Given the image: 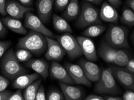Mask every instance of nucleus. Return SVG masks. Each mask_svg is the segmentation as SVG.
I'll return each mask as SVG.
<instances>
[{
  "label": "nucleus",
  "instance_id": "44",
  "mask_svg": "<svg viewBox=\"0 0 134 100\" xmlns=\"http://www.w3.org/2000/svg\"><path fill=\"white\" fill-rule=\"evenodd\" d=\"M126 3L127 6L129 7L130 9L132 10H134V0H126Z\"/></svg>",
  "mask_w": 134,
  "mask_h": 100
},
{
  "label": "nucleus",
  "instance_id": "4",
  "mask_svg": "<svg viewBox=\"0 0 134 100\" xmlns=\"http://www.w3.org/2000/svg\"><path fill=\"white\" fill-rule=\"evenodd\" d=\"M127 36L128 30L125 26L112 25L107 31L105 39L108 44L115 49L129 48Z\"/></svg>",
  "mask_w": 134,
  "mask_h": 100
},
{
  "label": "nucleus",
  "instance_id": "25",
  "mask_svg": "<svg viewBox=\"0 0 134 100\" xmlns=\"http://www.w3.org/2000/svg\"><path fill=\"white\" fill-rule=\"evenodd\" d=\"M130 59L128 52L117 49L114 58V64L119 67H125Z\"/></svg>",
  "mask_w": 134,
  "mask_h": 100
},
{
  "label": "nucleus",
  "instance_id": "7",
  "mask_svg": "<svg viewBox=\"0 0 134 100\" xmlns=\"http://www.w3.org/2000/svg\"><path fill=\"white\" fill-rule=\"evenodd\" d=\"M24 25H25V28L39 32L49 38H54L56 37L51 31L48 29L44 25L40 18L34 15L31 11H28L25 13Z\"/></svg>",
  "mask_w": 134,
  "mask_h": 100
},
{
  "label": "nucleus",
  "instance_id": "3",
  "mask_svg": "<svg viewBox=\"0 0 134 100\" xmlns=\"http://www.w3.org/2000/svg\"><path fill=\"white\" fill-rule=\"evenodd\" d=\"M96 82L94 91L97 93L114 95H119L121 92L113 76L111 67L103 69L100 78Z\"/></svg>",
  "mask_w": 134,
  "mask_h": 100
},
{
  "label": "nucleus",
  "instance_id": "41",
  "mask_svg": "<svg viewBox=\"0 0 134 100\" xmlns=\"http://www.w3.org/2000/svg\"><path fill=\"white\" fill-rule=\"evenodd\" d=\"M109 4L114 8H119L121 4V0H107Z\"/></svg>",
  "mask_w": 134,
  "mask_h": 100
},
{
  "label": "nucleus",
  "instance_id": "28",
  "mask_svg": "<svg viewBox=\"0 0 134 100\" xmlns=\"http://www.w3.org/2000/svg\"><path fill=\"white\" fill-rule=\"evenodd\" d=\"M16 58L19 62H25L32 57V54L30 51L24 49H19L15 53Z\"/></svg>",
  "mask_w": 134,
  "mask_h": 100
},
{
  "label": "nucleus",
  "instance_id": "12",
  "mask_svg": "<svg viewBox=\"0 0 134 100\" xmlns=\"http://www.w3.org/2000/svg\"><path fill=\"white\" fill-rule=\"evenodd\" d=\"M49 75L52 79L68 85H74L75 82L69 74L66 69L56 61H52L49 69Z\"/></svg>",
  "mask_w": 134,
  "mask_h": 100
},
{
  "label": "nucleus",
  "instance_id": "31",
  "mask_svg": "<svg viewBox=\"0 0 134 100\" xmlns=\"http://www.w3.org/2000/svg\"><path fill=\"white\" fill-rule=\"evenodd\" d=\"M12 45L10 41H0V58Z\"/></svg>",
  "mask_w": 134,
  "mask_h": 100
},
{
  "label": "nucleus",
  "instance_id": "27",
  "mask_svg": "<svg viewBox=\"0 0 134 100\" xmlns=\"http://www.w3.org/2000/svg\"><path fill=\"white\" fill-rule=\"evenodd\" d=\"M120 22L129 27H132L134 25V13L133 10L128 8H125L123 10Z\"/></svg>",
  "mask_w": 134,
  "mask_h": 100
},
{
  "label": "nucleus",
  "instance_id": "2",
  "mask_svg": "<svg viewBox=\"0 0 134 100\" xmlns=\"http://www.w3.org/2000/svg\"><path fill=\"white\" fill-rule=\"evenodd\" d=\"M1 58L0 68L2 74L7 79L14 80L19 75L25 74L28 72L16 59L13 49L5 52Z\"/></svg>",
  "mask_w": 134,
  "mask_h": 100
},
{
  "label": "nucleus",
  "instance_id": "16",
  "mask_svg": "<svg viewBox=\"0 0 134 100\" xmlns=\"http://www.w3.org/2000/svg\"><path fill=\"white\" fill-rule=\"evenodd\" d=\"M24 65L33 70L43 79H46L48 77L49 66L48 63L43 59H30L25 62Z\"/></svg>",
  "mask_w": 134,
  "mask_h": 100
},
{
  "label": "nucleus",
  "instance_id": "43",
  "mask_svg": "<svg viewBox=\"0 0 134 100\" xmlns=\"http://www.w3.org/2000/svg\"><path fill=\"white\" fill-rule=\"evenodd\" d=\"M106 100H121L122 98L119 97H115V96H111V95H105L104 98Z\"/></svg>",
  "mask_w": 134,
  "mask_h": 100
},
{
  "label": "nucleus",
  "instance_id": "24",
  "mask_svg": "<svg viewBox=\"0 0 134 100\" xmlns=\"http://www.w3.org/2000/svg\"><path fill=\"white\" fill-rule=\"evenodd\" d=\"M42 80V79L41 78H38L25 88L23 95L24 99L35 100L36 93H37L38 87L41 84Z\"/></svg>",
  "mask_w": 134,
  "mask_h": 100
},
{
  "label": "nucleus",
  "instance_id": "19",
  "mask_svg": "<svg viewBox=\"0 0 134 100\" xmlns=\"http://www.w3.org/2000/svg\"><path fill=\"white\" fill-rule=\"evenodd\" d=\"M40 75L36 73L30 74H22L14 79L13 83V87L14 88L18 89H23L28 86L30 85L40 78Z\"/></svg>",
  "mask_w": 134,
  "mask_h": 100
},
{
  "label": "nucleus",
  "instance_id": "14",
  "mask_svg": "<svg viewBox=\"0 0 134 100\" xmlns=\"http://www.w3.org/2000/svg\"><path fill=\"white\" fill-rule=\"evenodd\" d=\"M76 39L81 46L82 54L84 55L87 60L94 62L98 60L94 44L90 38L79 36Z\"/></svg>",
  "mask_w": 134,
  "mask_h": 100
},
{
  "label": "nucleus",
  "instance_id": "29",
  "mask_svg": "<svg viewBox=\"0 0 134 100\" xmlns=\"http://www.w3.org/2000/svg\"><path fill=\"white\" fill-rule=\"evenodd\" d=\"M48 100H64V96L62 92L57 89H51L48 92L46 97Z\"/></svg>",
  "mask_w": 134,
  "mask_h": 100
},
{
  "label": "nucleus",
  "instance_id": "9",
  "mask_svg": "<svg viewBox=\"0 0 134 100\" xmlns=\"http://www.w3.org/2000/svg\"><path fill=\"white\" fill-rule=\"evenodd\" d=\"M111 68L114 77L121 85L129 90H134V74L120 67L113 66Z\"/></svg>",
  "mask_w": 134,
  "mask_h": 100
},
{
  "label": "nucleus",
  "instance_id": "34",
  "mask_svg": "<svg viewBox=\"0 0 134 100\" xmlns=\"http://www.w3.org/2000/svg\"><path fill=\"white\" fill-rule=\"evenodd\" d=\"M24 97L22 94L21 89H18V90L15 92L14 93L10 96L8 100H24Z\"/></svg>",
  "mask_w": 134,
  "mask_h": 100
},
{
  "label": "nucleus",
  "instance_id": "6",
  "mask_svg": "<svg viewBox=\"0 0 134 100\" xmlns=\"http://www.w3.org/2000/svg\"><path fill=\"white\" fill-rule=\"evenodd\" d=\"M55 38L71 60L78 58L82 55V51L78 41L70 33L66 32Z\"/></svg>",
  "mask_w": 134,
  "mask_h": 100
},
{
  "label": "nucleus",
  "instance_id": "20",
  "mask_svg": "<svg viewBox=\"0 0 134 100\" xmlns=\"http://www.w3.org/2000/svg\"><path fill=\"white\" fill-rule=\"evenodd\" d=\"M2 22L6 27L16 33L26 35L28 32L25 26L22 22L17 19H15L10 16H6L3 18Z\"/></svg>",
  "mask_w": 134,
  "mask_h": 100
},
{
  "label": "nucleus",
  "instance_id": "15",
  "mask_svg": "<svg viewBox=\"0 0 134 100\" xmlns=\"http://www.w3.org/2000/svg\"><path fill=\"white\" fill-rule=\"evenodd\" d=\"M54 0H37L36 9L38 17L44 23H48L51 17Z\"/></svg>",
  "mask_w": 134,
  "mask_h": 100
},
{
  "label": "nucleus",
  "instance_id": "10",
  "mask_svg": "<svg viewBox=\"0 0 134 100\" xmlns=\"http://www.w3.org/2000/svg\"><path fill=\"white\" fill-rule=\"evenodd\" d=\"M79 65L81 67L86 77L91 82H96L100 79L102 70L97 64L92 61L81 60L79 62Z\"/></svg>",
  "mask_w": 134,
  "mask_h": 100
},
{
  "label": "nucleus",
  "instance_id": "8",
  "mask_svg": "<svg viewBox=\"0 0 134 100\" xmlns=\"http://www.w3.org/2000/svg\"><path fill=\"white\" fill-rule=\"evenodd\" d=\"M46 38L47 40V49L44 55L45 58L48 61L56 62L62 60L66 54V51L58 41L54 40L53 38H49L48 37H46Z\"/></svg>",
  "mask_w": 134,
  "mask_h": 100
},
{
  "label": "nucleus",
  "instance_id": "35",
  "mask_svg": "<svg viewBox=\"0 0 134 100\" xmlns=\"http://www.w3.org/2000/svg\"><path fill=\"white\" fill-rule=\"evenodd\" d=\"M125 70L128 71L129 72L134 73V60L133 58L129 59V60L126 65H125Z\"/></svg>",
  "mask_w": 134,
  "mask_h": 100
},
{
  "label": "nucleus",
  "instance_id": "40",
  "mask_svg": "<svg viewBox=\"0 0 134 100\" xmlns=\"http://www.w3.org/2000/svg\"><path fill=\"white\" fill-rule=\"evenodd\" d=\"M86 100H103L104 98L103 97H101V96L94 95V94H90L87 96L86 98Z\"/></svg>",
  "mask_w": 134,
  "mask_h": 100
},
{
  "label": "nucleus",
  "instance_id": "17",
  "mask_svg": "<svg viewBox=\"0 0 134 100\" xmlns=\"http://www.w3.org/2000/svg\"><path fill=\"white\" fill-rule=\"evenodd\" d=\"M60 86L64 96L65 99L80 100L84 98V93L80 87L62 82H60Z\"/></svg>",
  "mask_w": 134,
  "mask_h": 100
},
{
  "label": "nucleus",
  "instance_id": "37",
  "mask_svg": "<svg viewBox=\"0 0 134 100\" xmlns=\"http://www.w3.org/2000/svg\"><path fill=\"white\" fill-rule=\"evenodd\" d=\"M12 92L9 91H4L0 92V100H8Z\"/></svg>",
  "mask_w": 134,
  "mask_h": 100
},
{
  "label": "nucleus",
  "instance_id": "5",
  "mask_svg": "<svg viewBox=\"0 0 134 100\" xmlns=\"http://www.w3.org/2000/svg\"><path fill=\"white\" fill-rule=\"evenodd\" d=\"M99 10L88 2L83 1L76 25L79 28L88 27L91 25L100 24Z\"/></svg>",
  "mask_w": 134,
  "mask_h": 100
},
{
  "label": "nucleus",
  "instance_id": "45",
  "mask_svg": "<svg viewBox=\"0 0 134 100\" xmlns=\"http://www.w3.org/2000/svg\"><path fill=\"white\" fill-rule=\"evenodd\" d=\"M85 1L88 2V3L94 4L96 5H100L102 3V0H85Z\"/></svg>",
  "mask_w": 134,
  "mask_h": 100
},
{
  "label": "nucleus",
  "instance_id": "11",
  "mask_svg": "<svg viewBox=\"0 0 134 100\" xmlns=\"http://www.w3.org/2000/svg\"><path fill=\"white\" fill-rule=\"evenodd\" d=\"M34 9L32 7H26L15 0H8L6 1V13L15 19H22L26 13L28 11H32Z\"/></svg>",
  "mask_w": 134,
  "mask_h": 100
},
{
  "label": "nucleus",
  "instance_id": "26",
  "mask_svg": "<svg viewBox=\"0 0 134 100\" xmlns=\"http://www.w3.org/2000/svg\"><path fill=\"white\" fill-rule=\"evenodd\" d=\"M106 30L105 26L96 24V25H91L88 26L84 31L83 32V36L87 37H96L100 34H102Z\"/></svg>",
  "mask_w": 134,
  "mask_h": 100
},
{
  "label": "nucleus",
  "instance_id": "21",
  "mask_svg": "<svg viewBox=\"0 0 134 100\" xmlns=\"http://www.w3.org/2000/svg\"><path fill=\"white\" fill-rule=\"evenodd\" d=\"M81 8L78 0H70L68 5L64 9L63 16L65 19L72 20L78 17Z\"/></svg>",
  "mask_w": 134,
  "mask_h": 100
},
{
  "label": "nucleus",
  "instance_id": "23",
  "mask_svg": "<svg viewBox=\"0 0 134 100\" xmlns=\"http://www.w3.org/2000/svg\"><path fill=\"white\" fill-rule=\"evenodd\" d=\"M54 27L57 31L59 32H68L72 33V30L69 23L64 17H62L56 14H54L52 17Z\"/></svg>",
  "mask_w": 134,
  "mask_h": 100
},
{
  "label": "nucleus",
  "instance_id": "33",
  "mask_svg": "<svg viewBox=\"0 0 134 100\" xmlns=\"http://www.w3.org/2000/svg\"><path fill=\"white\" fill-rule=\"evenodd\" d=\"M9 85V81L4 76L0 75V92L5 91Z\"/></svg>",
  "mask_w": 134,
  "mask_h": 100
},
{
  "label": "nucleus",
  "instance_id": "39",
  "mask_svg": "<svg viewBox=\"0 0 134 100\" xmlns=\"http://www.w3.org/2000/svg\"><path fill=\"white\" fill-rule=\"evenodd\" d=\"M6 0H0V14L4 16L7 15L5 11Z\"/></svg>",
  "mask_w": 134,
  "mask_h": 100
},
{
  "label": "nucleus",
  "instance_id": "30",
  "mask_svg": "<svg viewBox=\"0 0 134 100\" xmlns=\"http://www.w3.org/2000/svg\"><path fill=\"white\" fill-rule=\"evenodd\" d=\"M70 0H54L55 9L57 11H63L68 5Z\"/></svg>",
  "mask_w": 134,
  "mask_h": 100
},
{
  "label": "nucleus",
  "instance_id": "38",
  "mask_svg": "<svg viewBox=\"0 0 134 100\" xmlns=\"http://www.w3.org/2000/svg\"><path fill=\"white\" fill-rule=\"evenodd\" d=\"M7 33V30L0 17V37H4Z\"/></svg>",
  "mask_w": 134,
  "mask_h": 100
},
{
  "label": "nucleus",
  "instance_id": "36",
  "mask_svg": "<svg viewBox=\"0 0 134 100\" xmlns=\"http://www.w3.org/2000/svg\"><path fill=\"white\" fill-rule=\"evenodd\" d=\"M124 100H134V92L133 91L128 90L126 91L123 95Z\"/></svg>",
  "mask_w": 134,
  "mask_h": 100
},
{
  "label": "nucleus",
  "instance_id": "32",
  "mask_svg": "<svg viewBox=\"0 0 134 100\" xmlns=\"http://www.w3.org/2000/svg\"><path fill=\"white\" fill-rule=\"evenodd\" d=\"M46 95L45 92H44V88L43 85L40 84V85L38 87V89L36 93L35 100H45Z\"/></svg>",
  "mask_w": 134,
  "mask_h": 100
},
{
  "label": "nucleus",
  "instance_id": "22",
  "mask_svg": "<svg viewBox=\"0 0 134 100\" xmlns=\"http://www.w3.org/2000/svg\"><path fill=\"white\" fill-rule=\"evenodd\" d=\"M116 49H117L111 47L107 42H103L99 46L98 54L106 62L114 64V58Z\"/></svg>",
  "mask_w": 134,
  "mask_h": 100
},
{
  "label": "nucleus",
  "instance_id": "18",
  "mask_svg": "<svg viewBox=\"0 0 134 100\" xmlns=\"http://www.w3.org/2000/svg\"><path fill=\"white\" fill-rule=\"evenodd\" d=\"M99 18L107 22H116L119 19V14L114 7L104 1L99 11Z\"/></svg>",
  "mask_w": 134,
  "mask_h": 100
},
{
  "label": "nucleus",
  "instance_id": "42",
  "mask_svg": "<svg viewBox=\"0 0 134 100\" xmlns=\"http://www.w3.org/2000/svg\"><path fill=\"white\" fill-rule=\"evenodd\" d=\"M22 5L26 7H32L33 4V0H18Z\"/></svg>",
  "mask_w": 134,
  "mask_h": 100
},
{
  "label": "nucleus",
  "instance_id": "13",
  "mask_svg": "<svg viewBox=\"0 0 134 100\" xmlns=\"http://www.w3.org/2000/svg\"><path fill=\"white\" fill-rule=\"evenodd\" d=\"M65 68L75 83L91 86V82L87 79L80 65L66 62L65 64Z\"/></svg>",
  "mask_w": 134,
  "mask_h": 100
},
{
  "label": "nucleus",
  "instance_id": "1",
  "mask_svg": "<svg viewBox=\"0 0 134 100\" xmlns=\"http://www.w3.org/2000/svg\"><path fill=\"white\" fill-rule=\"evenodd\" d=\"M16 47L30 51L36 56H40L46 52L47 40L46 36L31 30L25 37L19 39Z\"/></svg>",
  "mask_w": 134,
  "mask_h": 100
}]
</instances>
